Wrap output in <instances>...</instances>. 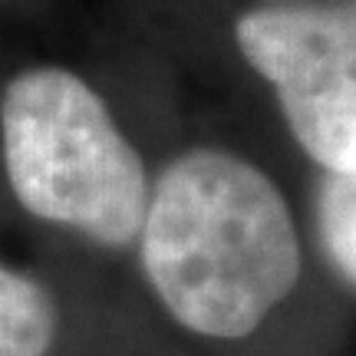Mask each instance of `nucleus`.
<instances>
[{"mask_svg": "<svg viewBox=\"0 0 356 356\" xmlns=\"http://www.w3.org/2000/svg\"><path fill=\"white\" fill-rule=\"evenodd\" d=\"M320 238L330 254L337 274L353 284L356 280V178L327 172L317 198Z\"/></svg>", "mask_w": 356, "mask_h": 356, "instance_id": "nucleus-5", "label": "nucleus"}, {"mask_svg": "<svg viewBox=\"0 0 356 356\" xmlns=\"http://www.w3.org/2000/svg\"><path fill=\"white\" fill-rule=\"evenodd\" d=\"M60 327L53 293L0 267V356H47Z\"/></svg>", "mask_w": 356, "mask_h": 356, "instance_id": "nucleus-4", "label": "nucleus"}, {"mask_svg": "<svg viewBox=\"0 0 356 356\" xmlns=\"http://www.w3.org/2000/svg\"><path fill=\"white\" fill-rule=\"evenodd\" d=\"M3 165L30 215L126 248L139 238L149 175L89 83L60 70H24L0 96Z\"/></svg>", "mask_w": 356, "mask_h": 356, "instance_id": "nucleus-2", "label": "nucleus"}, {"mask_svg": "<svg viewBox=\"0 0 356 356\" xmlns=\"http://www.w3.org/2000/svg\"><path fill=\"white\" fill-rule=\"evenodd\" d=\"M139 241L172 317L218 340L254 333L300 280V241L280 188L225 149H191L159 175Z\"/></svg>", "mask_w": 356, "mask_h": 356, "instance_id": "nucleus-1", "label": "nucleus"}, {"mask_svg": "<svg viewBox=\"0 0 356 356\" xmlns=\"http://www.w3.org/2000/svg\"><path fill=\"white\" fill-rule=\"evenodd\" d=\"M238 50L277 89L284 119L323 172H356V3H270L234 24Z\"/></svg>", "mask_w": 356, "mask_h": 356, "instance_id": "nucleus-3", "label": "nucleus"}]
</instances>
